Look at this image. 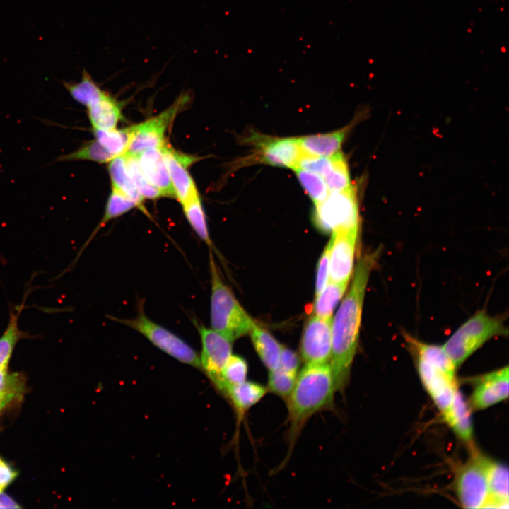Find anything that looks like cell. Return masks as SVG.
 Returning <instances> with one entry per match:
<instances>
[{"label": "cell", "mask_w": 509, "mask_h": 509, "mask_svg": "<svg viewBox=\"0 0 509 509\" xmlns=\"http://www.w3.org/2000/svg\"><path fill=\"white\" fill-rule=\"evenodd\" d=\"M62 84L74 100L86 107L100 98L105 93L86 69L83 70L79 82L64 81Z\"/></svg>", "instance_id": "26"}, {"label": "cell", "mask_w": 509, "mask_h": 509, "mask_svg": "<svg viewBox=\"0 0 509 509\" xmlns=\"http://www.w3.org/2000/svg\"><path fill=\"white\" fill-rule=\"evenodd\" d=\"M472 409L460 392L452 404L442 414L443 420L458 439L469 447L474 445Z\"/></svg>", "instance_id": "17"}, {"label": "cell", "mask_w": 509, "mask_h": 509, "mask_svg": "<svg viewBox=\"0 0 509 509\" xmlns=\"http://www.w3.org/2000/svg\"><path fill=\"white\" fill-rule=\"evenodd\" d=\"M331 166V156L322 157L303 153L296 168H301L312 172L323 178L330 170Z\"/></svg>", "instance_id": "35"}, {"label": "cell", "mask_w": 509, "mask_h": 509, "mask_svg": "<svg viewBox=\"0 0 509 509\" xmlns=\"http://www.w3.org/2000/svg\"><path fill=\"white\" fill-rule=\"evenodd\" d=\"M508 332L503 316L481 310L460 325L442 346L458 369L488 341L507 336Z\"/></svg>", "instance_id": "5"}, {"label": "cell", "mask_w": 509, "mask_h": 509, "mask_svg": "<svg viewBox=\"0 0 509 509\" xmlns=\"http://www.w3.org/2000/svg\"><path fill=\"white\" fill-rule=\"evenodd\" d=\"M21 506L17 504L11 497L0 493V508H20Z\"/></svg>", "instance_id": "40"}, {"label": "cell", "mask_w": 509, "mask_h": 509, "mask_svg": "<svg viewBox=\"0 0 509 509\" xmlns=\"http://www.w3.org/2000/svg\"><path fill=\"white\" fill-rule=\"evenodd\" d=\"M121 104L107 92L87 107L92 129L110 130L115 129L122 117Z\"/></svg>", "instance_id": "20"}, {"label": "cell", "mask_w": 509, "mask_h": 509, "mask_svg": "<svg viewBox=\"0 0 509 509\" xmlns=\"http://www.w3.org/2000/svg\"><path fill=\"white\" fill-rule=\"evenodd\" d=\"M331 318L312 315L308 320L300 341L301 357L305 364L329 363L332 353Z\"/></svg>", "instance_id": "10"}, {"label": "cell", "mask_w": 509, "mask_h": 509, "mask_svg": "<svg viewBox=\"0 0 509 509\" xmlns=\"http://www.w3.org/2000/svg\"><path fill=\"white\" fill-rule=\"evenodd\" d=\"M24 302L17 305L16 310L11 308L9 310V320L8 324L0 336V368L6 370L8 368L14 348L19 340L22 339L33 338L28 332L22 331L18 327V317L24 306Z\"/></svg>", "instance_id": "23"}, {"label": "cell", "mask_w": 509, "mask_h": 509, "mask_svg": "<svg viewBox=\"0 0 509 509\" xmlns=\"http://www.w3.org/2000/svg\"><path fill=\"white\" fill-rule=\"evenodd\" d=\"M402 335L425 390L442 414L460 392L457 368L442 346L422 341L406 332Z\"/></svg>", "instance_id": "3"}, {"label": "cell", "mask_w": 509, "mask_h": 509, "mask_svg": "<svg viewBox=\"0 0 509 509\" xmlns=\"http://www.w3.org/2000/svg\"><path fill=\"white\" fill-rule=\"evenodd\" d=\"M109 317L139 332L153 345L180 362L201 370L199 353L178 336L151 320L144 312L142 303L138 306L136 317Z\"/></svg>", "instance_id": "7"}, {"label": "cell", "mask_w": 509, "mask_h": 509, "mask_svg": "<svg viewBox=\"0 0 509 509\" xmlns=\"http://www.w3.org/2000/svg\"><path fill=\"white\" fill-rule=\"evenodd\" d=\"M488 498L485 508H508V469L490 457L488 465Z\"/></svg>", "instance_id": "19"}, {"label": "cell", "mask_w": 509, "mask_h": 509, "mask_svg": "<svg viewBox=\"0 0 509 509\" xmlns=\"http://www.w3.org/2000/svg\"><path fill=\"white\" fill-rule=\"evenodd\" d=\"M260 161L273 166L296 169L303 151L298 138H271L252 136Z\"/></svg>", "instance_id": "15"}, {"label": "cell", "mask_w": 509, "mask_h": 509, "mask_svg": "<svg viewBox=\"0 0 509 509\" xmlns=\"http://www.w3.org/2000/svg\"><path fill=\"white\" fill-rule=\"evenodd\" d=\"M359 227L332 233L329 280L349 283L354 269Z\"/></svg>", "instance_id": "12"}, {"label": "cell", "mask_w": 509, "mask_h": 509, "mask_svg": "<svg viewBox=\"0 0 509 509\" xmlns=\"http://www.w3.org/2000/svg\"><path fill=\"white\" fill-rule=\"evenodd\" d=\"M332 245V237L331 236L317 263L315 296L324 289L329 280V256Z\"/></svg>", "instance_id": "37"}, {"label": "cell", "mask_w": 509, "mask_h": 509, "mask_svg": "<svg viewBox=\"0 0 509 509\" xmlns=\"http://www.w3.org/2000/svg\"><path fill=\"white\" fill-rule=\"evenodd\" d=\"M267 392L266 387L246 380L228 388L225 396L231 402L238 414V419H240L251 407L257 404Z\"/></svg>", "instance_id": "21"}, {"label": "cell", "mask_w": 509, "mask_h": 509, "mask_svg": "<svg viewBox=\"0 0 509 509\" xmlns=\"http://www.w3.org/2000/svg\"><path fill=\"white\" fill-rule=\"evenodd\" d=\"M348 284L346 282L329 280L324 289L315 296L314 315L322 318H331L335 307L344 296Z\"/></svg>", "instance_id": "25"}, {"label": "cell", "mask_w": 509, "mask_h": 509, "mask_svg": "<svg viewBox=\"0 0 509 509\" xmlns=\"http://www.w3.org/2000/svg\"><path fill=\"white\" fill-rule=\"evenodd\" d=\"M299 182L315 204L324 200L330 192L320 175L301 168L294 169Z\"/></svg>", "instance_id": "33"}, {"label": "cell", "mask_w": 509, "mask_h": 509, "mask_svg": "<svg viewBox=\"0 0 509 509\" xmlns=\"http://www.w3.org/2000/svg\"><path fill=\"white\" fill-rule=\"evenodd\" d=\"M337 391L329 363L305 364L297 376L294 387L286 399L288 408V455L286 464L301 431L316 413L334 407Z\"/></svg>", "instance_id": "2"}, {"label": "cell", "mask_w": 509, "mask_h": 509, "mask_svg": "<svg viewBox=\"0 0 509 509\" xmlns=\"http://www.w3.org/2000/svg\"><path fill=\"white\" fill-rule=\"evenodd\" d=\"M298 373L280 367L269 371L267 391L284 399H287L296 381Z\"/></svg>", "instance_id": "34"}, {"label": "cell", "mask_w": 509, "mask_h": 509, "mask_svg": "<svg viewBox=\"0 0 509 509\" xmlns=\"http://www.w3.org/2000/svg\"><path fill=\"white\" fill-rule=\"evenodd\" d=\"M249 333L255 351L266 368L269 371L277 368L281 345L270 333L255 322L252 325Z\"/></svg>", "instance_id": "22"}, {"label": "cell", "mask_w": 509, "mask_h": 509, "mask_svg": "<svg viewBox=\"0 0 509 509\" xmlns=\"http://www.w3.org/2000/svg\"><path fill=\"white\" fill-rule=\"evenodd\" d=\"M474 380V387L468 404L472 411H481L508 398V365L481 375Z\"/></svg>", "instance_id": "13"}, {"label": "cell", "mask_w": 509, "mask_h": 509, "mask_svg": "<svg viewBox=\"0 0 509 509\" xmlns=\"http://www.w3.org/2000/svg\"><path fill=\"white\" fill-rule=\"evenodd\" d=\"M196 327L201 342V353L199 356L201 370L216 385L223 368L232 355L233 342L203 324L197 322Z\"/></svg>", "instance_id": "11"}, {"label": "cell", "mask_w": 509, "mask_h": 509, "mask_svg": "<svg viewBox=\"0 0 509 509\" xmlns=\"http://www.w3.org/2000/svg\"><path fill=\"white\" fill-rule=\"evenodd\" d=\"M137 157L143 174L163 197H175L161 148L146 149Z\"/></svg>", "instance_id": "16"}, {"label": "cell", "mask_w": 509, "mask_h": 509, "mask_svg": "<svg viewBox=\"0 0 509 509\" xmlns=\"http://www.w3.org/2000/svg\"><path fill=\"white\" fill-rule=\"evenodd\" d=\"M108 163L112 189L134 200L141 207L144 199L136 190L127 172L124 154L115 157Z\"/></svg>", "instance_id": "24"}, {"label": "cell", "mask_w": 509, "mask_h": 509, "mask_svg": "<svg viewBox=\"0 0 509 509\" xmlns=\"http://www.w3.org/2000/svg\"><path fill=\"white\" fill-rule=\"evenodd\" d=\"M299 365L300 359L298 355L290 349L281 345L279 367L298 373Z\"/></svg>", "instance_id": "38"}, {"label": "cell", "mask_w": 509, "mask_h": 509, "mask_svg": "<svg viewBox=\"0 0 509 509\" xmlns=\"http://www.w3.org/2000/svg\"><path fill=\"white\" fill-rule=\"evenodd\" d=\"M209 271L211 328L233 342L248 333L255 322L223 281L211 252Z\"/></svg>", "instance_id": "4"}, {"label": "cell", "mask_w": 509, "mask_h": 509, "mask_svg": "<svg viewBox=\"0 0 509 509\" xmlns=\"http://www.w3.org/2000/svg\"><path fill=\"white\" fill-rule=\"evenodd\" d=\"M96 139L114 157L124 155L128 148L130 140V127L110 130L92 129Z\"/></svg>", "instance_id": "28"}, {"label": "cell", "mask_w": 509, "mask_h": 509, "mask_svg": "<svg viewBox=\"0 0 509 509\" xmlns=\"http://www.w3.org/2000/svg\"><path fill=\"white\" fill-rule=\"evenodd\" d=\"M161 151L175 197L182 206L199 197L195 183L188 171V167L197 161V158L178 152L165 143L161 147Z\"/></svg>", "instance_id": "14"}, {"label": "cell", "mask_w": 509, "mask_h": 509, "mask_svg": "<svg viewBox=\"0 0 509 509\" xmlns=\"http://www.w3.org/2000/svg\"><path fill=\"white\" fill-rule=\"evenodd\" d=\"M18 397H20V396L15 394H5L0 395V411Z\"/></svg>", "instance_id": "41"}, {"label": "cell", "mask_w": 509, "mask_h": 509, "mask_svg": "<svg viewBox=\"0 0 509 509\" xmlns=\"http://www.w3.org/2000/svg\"><path fill=\"white\" fill-rule=\"evenodd\" d=\"M332 166L323 177L329 192H339L351 187L346 160L341 152L331 156Z\"/></svg>", "instance_id": "30"}, {"label": "cell", "mask_w": 509, "mask_h": 509, "mask_svg": "<svg viewBox=\"0 0 509 509\" xmlns=\"http://www.w3.org/2000/svg\"><path fill=\"white\" fill-rule=\"evenodd\" d=\"M248 365L246 361L236 355H231L223 368L216 388L225 396L232 386L246 381Z\"/></svg>", "instance_id": "27"}, {"label": "cell", "mask_w": 509, "mask_h": 509, "mask_svg": "<svg viewBox=\"0 0 509 509\" xmlns=\"http://www.w3.org/2000/svg\"><path fill=\"white\" fill-rule=\"evenodd\" d=\"M182 206L185 216L195 233L209 247H211L212 242L199 196Z\"/></svg>", "instance_id": "31"}, {"label": "cell", "mask_w": 509, "mask_h": 509, "mask_svg": "<svg viewBox=\"0 0 509 509\" xmlns=\"http://www.w3.org/2000/svg\"><path fill=\"white\" fill-rule=\"evenodd\" d=\"M187 98L186 95L180 97L163 112L130 127V140L125 153L137 156L148 148H160L165 143V134L168 127L180 109L187 103Z\"/></svg>", "instance_id": "9"}, {"label": "cell", "mask_w": 509, "mask_h": 509, "mask_svg": "<svg viewBox=\"0 0 509 509\" xmlns=\"http://www.w3.org/2000/svg\"><path fill=\"white\" fill-rule=\"evenodd\" d=\"M23 390L24 380L21 374L0 368V395L15 394L21 397Z\"/></svg>", "instance_id": "36"}, {"label": "cell", "mask_w": 509, "mask_h": 509, "mask_svg": "<svg viewBox=\"0 0 509 509\" xmlns=\"http://www.w3.org/2000/svg\"><path fill=\"white\" fill-rule=\"evenodd\" d=\"M114 158L96 139H94L85 142L74 152L57 157L55 161L88 160L104 163Z\"/></svg>", "instance_id": "29"}, {"label": "cell", "mask_w": 509, "mask_h": 509, "mask_svg": "<svg viewBox=\"0 0 509 509\" xmlns=\"http://www.w3.org/2000/svg\"><path fill=\"white\" fill-rule=\"evenodd\" d=\"M314 221L324 232H336L359 227L356 192L351 186L339 191L330 192L327 197L315 204Z\"/></svg>", "instance_id": "8"}, {"label": "cell", "mask_w": 509, "mask_h": 509, "mask_svg": "<svg viewBox=\"0 0 509 509\" xmlns=\"http://www.w3.org/2000/svg\"><path fill=\"white\" fill-rule=\"evenodd\" d=\"M490 457L474 445L467 460L456 470L454 490L464 508H485L488 498V465Z\"/></svg>", "instance_id": "6"}, {"label": "cell", "mask_w": 509, "mask_h": 509, "mask_svg": "<svg viewBox=\"0 0 509 509\" xmlns=\"http://www.w3.org/2000/svg\"><path fill=\"white\" fill-rule=\"evenodd\" d=\"M127 172L136 190L144 199H156L163 197L144 176L139 166L137 156L124 154Z\"/></svg>", "instance_id": "32"}, {"label": "cell", "mask_w": 509, "mask_h": 509, "mask_svg": "<svg viewBox=\"0 0 509 509\" xmlns=\"http://www.w3.org/2000/svg\"><path fill=\"white\" fill-rule=\"evenodd\" d=\"M380 255L379 248L358 260L351 287L332 321V353L329 363L336 390L341 394L349 383L357 352L365 291Z\"/></svg>", "instance_id": "1"}, {"label": "cell", "mask_w": 509, "mask_h": 509, "mask_svg": "<svg viewBox=\"0 0 509 509\" xmlns=\"http://www.w3.org/2000/svg\"><path fill=\"white\" fill-rule=\"evenodd\" d=\"M350 127L337 131L298 137V143L303 153L330 157L338 152L344 141Z\"/></svg>", "instance_id": "18"}, {"label": "cell", "mask_w": 509, "mask_h": 509, "mask_svg": "<svg viewBox=\"0 0 509 509\" xmlns=\"http://www.w3.org/2000/svg\"><path fill=\"white\" fill-rule=\"evenodd\" d=\"M16 476L17 472L0 458V493L3 492Z\"/></svg>", "instance_id": "39"}]
</instances>
